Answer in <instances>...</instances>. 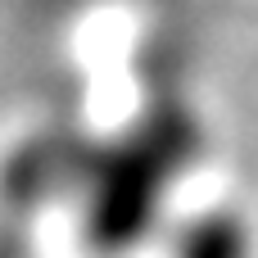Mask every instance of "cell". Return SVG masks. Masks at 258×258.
<instances>
[{
    "instance_id": "cell-1",
    "label": "cell",
    "mask_w": 258,
    "mask_h": 258,
    "mask_svg": "<svg viewBox=\"0 0 258 258\" xmlns=\"http://www.w3.org/2000/svg\"><path fill=\"white\" fill-rule=\"evenodd\" d=\"M172 258H254V236L236 213L209 209L181 227Z\"/></svg>"
}]
</instances>
